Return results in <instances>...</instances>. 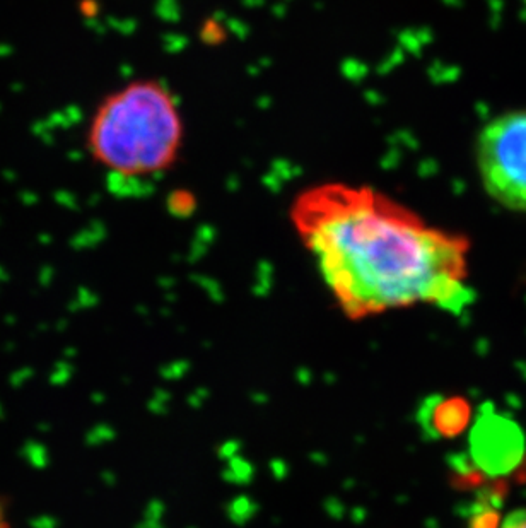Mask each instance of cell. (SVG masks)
<instances>
[{"label": "cell", "instance_id": "obj_1", "mask_svg": "<svg viewBox=\"0 0 526 528\" xmlns=\"http://www.w3.org/2000/svg\"><path fill=\"white\" fill-rule=\"evenodd\" d=\"M290 219L351 317L412 305L460 313L473 301L468 242L429 226L376 188L315 185L294 199Z\"/></svg>", "mask_w": 526, "mask_h": 528}, {"label": "cell", "instance_id": "obj_2", "mask_svg": "<svg viewBox=\"0 0 526 528\" xmlns=\"http://www.w3.org/2000/svg\"><path fill=\"white\" fill-rule=\"evenodd\" d=\"M183 118L173 93L154 79L113 91L94 110L86 147L94 163L121 180L163 175L178 159Z\"/></svg>", "mask_w": 526, "mask_h": 528}, {"label": "cell", "instance_id": "obj_3", "mask_svg": "<svg viewBox=\"0 0 526 528\" xmlns=\"http://www.w3.org/2000/svg\"><path fill=\"white\" fill-rule=\"evenodd\" d=\"M475 161L490 199L526 212V110L492 118L477 137Z\"/></svg>", "mask_w": 526, "mask_h": 528}, {"label": "cell", "instance_id": "obj_4", "mask_svg": "<svg viewBox=\"0 0 526 528\" xmlns=\"http://www.w3.org/2000/svg\"><path fill=\"white\" fill-rule=\"evenodd\" d=\"M499 528H526V508L514 510L502 520Z\"/></svg>", "mask_w": 526, "mask_h": 528}, {"label": "cell", "instance_id": "obj_5", "mask_svg": "<svg viewBox=\"0 0 526 528\" xmlns=\"http://www.w3.org/2000/svg\"><path fill=\"white\" fill-rule=\"evenodd\" d=\"M0 528H11V527H9V522H7L6 506H4L2 499H0Z\"/></svg>", "mask_w": 526, "mask_h": 528}]
</instances>
